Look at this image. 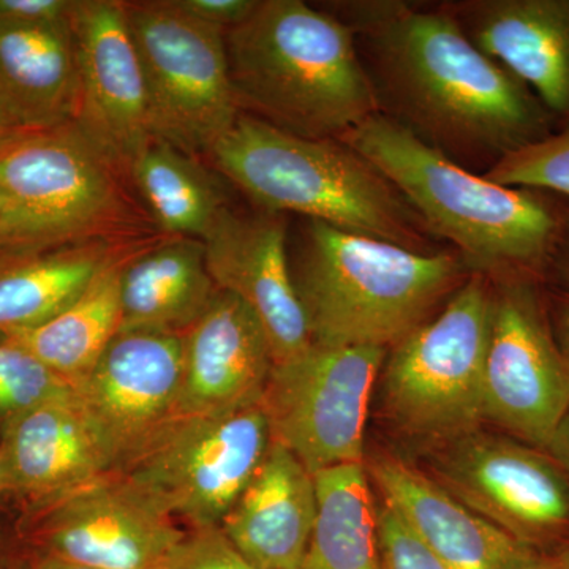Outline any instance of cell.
<instances>
[{
  "instance_id": "d590c367",
  "label": "cell",
  "mask_w": 569,
  "mask_h": 569,
  "mask_svg": "<svg viewBox=\"0 0 569 569\" xmlns=\"http://www.w3.org/2000/svg\"><path fill=\"white\" fill-rule=\"evenodd\" d=\"M21 542V541H20ZM17 569H93L21 545Z\"/></svg>"
},
{
  "instance_id": "52a82bcc",
  "label": "cell",
  "mask_w": 569,
  "mask_h": 569,
  "mask_svg": "<svg viewBox=\"0 0 569 569\" xmlns=\"http://www.w3.org/2000/svg\"><path fill=\"white\" fill-rule=\"evenodd\" d=\"M492 302V280L470 274L440 313L391 348L381 385L385 410L408 436L443 445L485 422Z\"/></svg>"
},
{
  "instance_id": "6da1fadb",
  "label": "cell",
  "mask_w": 569,
  "mask_h": 569,
  "mask_svg": "<svg viewBox=\"0 0 569 569\" xmlns=\"http://www.w3.org/2000/svg\"><path fill=\"white\" fill-rule=\"evenodd\" d=\"M343 9L381 114L455 162L488 171L556 132L529 86L479 50L447 10L402 2Z\"/></svg>"
},
{
  "instance_id": "ab89813d",
  "label": "cell",
  "mask_w": 569,
  "mask_h": 569,
  "mask_svg": "<svg viewBox=\"0 0 569 569\" xmlns=\"http://www.w3.org/2000/svg\"><path fill=\"white\" fill-rule=\"evenodd\" d=\"M22 133H26L24 130L14 126V122L11 121L9 116L0 110V149H2L3 146L9 144L10 141H13L14 138L20 137Z\"/></svg>"
},
{
  "instance_id": "4dcf8cb0",
  "label": "cell",
  "mask_w": 569,
  "mask_h": 569,
  "mask_svg": "<svg viewBox=\"0 0 569 569\" xmlns=\"http://www.w3.org/2000/svg\"><path fill=\"white\" fill-rule=\"evenodd\" d=\"M378 542L380 569H448L387 503L378 508Z\"/></svg>"
},
{
  "instance_id": "5b68a950",
  "label": "cell",
  "mask_w": 569,
  "mask_h": 569,
  "mask_svg": "<svg viewBox=\"0 0 569 569\" xmlns=\"http://www.w3.org/2000/svg\"><path fill=\"white\" fill-rule=\"evenodd\" d=\"M312 343L391 350L470 276L458 253H422L307 220L291 269Z\"/></svg>"
},
{
  "instance_id": "f1b7e54d",
  "label": "cell",
  "mask_w": 569,
  "mask_h": 569,
  "mask_svg": "<svg viewBox=\"0 0 569 569\" xmlns=\"http://www.w3.org/2000/svg\"><path fill=\"white\" fill-rule=\"evenodd\" d=\"M482 176L500 186L538 190L569 200V126L508 153Z\"/></svg>"
},
{
  "instance_id": "ac0fdd59",
  "label": "cell",
  "mask_w": 569,
  "mask_h": 569,
  "mask_svg": "<svg viewBox=\"0 0 569 569\" xmlns=\"http://www.w3.org/2000/svg\"><path fill=\"white\" fill-rule=\"evenodd\" d=\"M365 466L385 503L448 569H519L537 552L460 503L406 460L377 452Z\"/></svg>"
},
{
  "instance_id": "f546056e",
  "label": "cell",
  "mask_w": 569,
  "mask_h": 569,
  "mask_svg": "<svg viewBox=\"0 0 569 569\" xmlns=\"http://www.w3.org/2000/svg\"><path fill=\"white\" fill-rule=\"evenodd\" d=\"M163 569H260L246 559L220 527L183 535Z\"/></svg>"
},
{
  "instance_id": "cb8c5ba5",
  "label": "cell",
  "mask_w": 569,
  "mask_h": 569,
  "mask_svg": "<svg viewBox=\"0 0 569 569\" xmlns=\"http://www.w3.org/2000/svg\"><path fill=\"white\" fill-rule=\"evenodd\" d=\"M112 258L100 241L0 258V335L26 331L58 316Z\"/></svg>"
},
{
  "instance_id": "60d3db41",
  "label": "cell",
  "mask_w": 569,
  "mask_h": 569,
  "mask_svg": "<svg viewBox=\"0 0 569 569\" xmlns=\"http://www.w3.org/2000/svg\"><path fill=\"white\" fill-rule=\"evenodd\" d=\"M10 500L9 481H7L6 467L0 455V501Z\"/></svg>"
},
{
  "instance_id": "3957f363",
  "label": "cell",
  "mask_w": 569,
  "mask_h": 569,
  "mask_svg": "<svg viewBox=\"0 0 569 569\" xmlns=\"http://www.w3.org/2000/svg\"><path fill=\"white\" fill-rule=\"evenodd\" d=\"M224 41L239 108L277 129L339 140L380 112L353 29L302 0H260Z\"/></svg>"
},
{
  "instance_id": "30bf717a",
  "label": "cell",
  "mask_w": 569,
  "mask_h": 569,
  "mask_svg": "<svg viewBox=\"0 0 569 569\" xmlns=\"http://www.w3.org/2000/svg\"><path fill=\"white\" fill-rule=\"evenodd\" d=\"M388 350L323 347L272 367L261 406L272 441L282 445L310 475L365 463L370 397Z\"/></svg>"
},
{
  "instance_id": "44dd1931",
  "label": "cell",
  "mask_w": 569,
  "mask_h": 569,
  "mask_svg": "<svg viewBox=\"0 0 569 569\" xmlns=\"http://www.w3.org/2000/svg\"><path fill=\"white\" fill-rule=\"evenodd\" d=\"M317 516L313 475L282 445L268 455L220 529L260 569H298Z\"/></svg>"
},
{
  "instance_id": "7a4b0ae2",
  "label": "cell",
  "mask_w": 569,
  "mask_h": 569,
  "mask_svg": "<svg viewBox=\"0 0 569 569\" xmlns=\"http://www.w3.org/2000/svg\"><path fill=\"white\" fill-rule=\"evenodd\" d=\"M339 140L396 187L433 238L458 249L470 274L545 280L565 212L549 193L489 181L381 112Z\"/></svg>"
},
{
  "instance_id": "8fae6325",
  "label": "cell",
  "mask_w": 569,
  "mask_h": 569,
  "mask_svg": "<svg viewBox=\"0 0 569 569\" xmlns=\"http://www.w3.org/2000/svg\"><path fill=\"white\" fill-rule=\"evenodd\" d=\"M492 280V321L482 415L505 436L548 448L569 408V367L550 326L545 280L508 276Z\"/></svg>"
},
{
  "instance_id": "7c38bea8",
  "label": "cell",
  "mask_w": 569,
  "mask_h": 569,
  "mask_svg": "<svg viewBox=\"0 0 569 569\" xmlns=\"http://www.w3.org/2000/svg\"><path fill=\"white\" fill-rule=\"evenodd\" d=\"M432 475L456 500L527 548L569 541V478L545 449L478 429L440 445Z\"/></svg>"
},
{
  "instance_id": "7402d4cb",
  "label": "cell",
  "mask_w": 569,
  "mask_h": 569,
  "mask_svg": "<svg viewBox=\"0 0 569 569\" xmlns=\"http://www.w3.org/2000/svg\"><path fill=\"white\" fill-rule=\"evenodd\" d=\"M80 103L71 22H0V110L24 132L74 122Z\"/></svg>"
},
{
  "instance_id": "e575fe53",
  "label": "cell",
  "mask_w": 569,
  "mask_h": 569,
  "mask_svg": "<svg viewBox=\"0 0 569 569\" xmlns=\"http://www.w3.org/2000/svg\"><path fill=\"white\" fill-rule=\"evenodd\" d=\"M548 309L553 337L569 367V296L548 295Z\"/></svg>"
},
{
  "instance_id": "f35d334b",
  "label": "cell",
  "mask_w": 569,
  "mask_h": 569,
  "mask_svg": "<svg viewBox=\"0 0 569 569\" xmlns=\"http://www.w3.org/2000/svg\"><path fill=\"white\" fill-rule=\"evenodd\" d=\"M21 542L17 531L9 535V531L0 526V569H17L18 556H20Z\"/></svg>"
},
{
  "instance_id": "9c48e42d",
  "label": "cell",
  "mask_w": 569,
  "mask_h": 569,
  "mask_svg": "<svg viewBox=\"0 0 569 569\" xmlns=\"http://www.w3.org/2000/svg\"><path fill=\"white\" fill-rule=\"evenodd\" d=\"M148 93L152 140L209 153L241 114L224 31L194 20L173 0L126 3Z\"/></svg>"
},
{
  "instance_id": "d6a6232c",
  "label": "cell",
  "mask_w": 569,
  "mask_h": 569,
  "mask_svg": "<svg viewBox=\"0 0 569 569\" xmlns=\"http://www.w3.org/2000/svg\"><path fill=\"white\" fill-rule=\"evenodd\" d=\"M174 6L194 20L227 32L244 22L260 0H173Z\"/></svg>"
},
{
  "instance_id": "9a60e30c",
  "label": "cell",
  "mask_w": 569,
  "mask_h": 569,
  "mask_svg": "<svg viewBox=\"0 0 569 569\" xmlns=\"http://www.w3.org/2000/svg\"><path fill=\"white\" fill-rule=\"evenodd\" d=\"M70 22L80 82L74 123L119 170L130 171L152 137L126 3L74 0Z\"/></svg>"
},
{
  "instance_id": "4316f807",
  "label": "cell",
  "mask_w": 569,
  "mask_h": 569,
  "mask_svg": "<svg viewBox=\"0 0 569 569\" xmlns=\"http://www.w3.org/2000/svg\"><path fill=\"white\" fill-rule=\"evenodd\" d=\"M142 198L168 233L200 239L227 208L222 186L193 156L152 140L130 167Z\"/></svg>"
},
{
  "instance_id": "8d00e7d4",
  "label": "cell",
  "mask_w": 569,
  "mask_h": 569,
  "mask_svg": "<svg viewBox=\"0 0 569 569\" xmlns=\"http://www.w3.org/2000/svg\"><path fill=\"white\" fill-rule=\"evenodd\" d=\"M519 569H569V541L557 548L537 550Z\"/></svg>"
},
{
  "instance_id": "74e56055",
  "label": "cell",
  "mask_w": 569,
  "mask_h": 569,
  "mask_svg": "<svg viewBox=\"0 0 569 569\" xmlns=\"http://www.w3.org/2000/svg\"><path fill=\"white\" fill-rule=\"evenodd\" d=\"M546 452H549L550 458L556 460L561 467V470L568 475L569 478V408L567 415L561 419L559 427L550 438Z\"/></svg>"
},
{
  "instance_id": "4fadbf2b",
  "label": "cell",
  "mask_w": 569,
  "mask_h": 569,
  "mask_svg": "<svg viewBox=\"0 0 569 569\" xmlns=\"http://www.w3.org/2000/svg\"><path fill=\"white\" fill-rule=\"evenodd\" d=\"M26 548L93 569H163L186 531L118 473L22 509Z\"/></svg>"
},
{
  "instance_id": "1f68e13d",
  "label": "cell",
  "mask_w": 569,
  "mask_h": 569,
  "mask_svg": "<svg viewBox=\"0 0 569 569\" xmlns=\"http://www.w3.org/2000/svg\"><path fill=\"white\" fill-rule=\"evenodd\" d=\"M74 0H0V22L14 26H58L71 20Z\"/></svg>"
},
{
  "instance_id": "2e32d148",
  "label": "cell",
  "mask_w": 569,
  "mask_h": 569,
  "mask_svg": "<svg viewBox=\"0 0 569 569\" xmlns=\"http://www.w3.org/2000/svg\"><path fill=\"white\" fill-rule=\"evenodd\" d=\"M287 216L224 208L203 239L206 266L217 290L241 299L271 343L274 365L312 346L296 291L287 246Z\"/></svg>"
},
{
  "instance_id": "836d02e7",
  "label": "cell",
  "mask_w": 569,
  "mask_h": 569,
  "mask_svg": "<svg viewBox=\"0 0 569 569\" xmlns=\"http://www.w3.org/2000/svg\"><path fill=\"white\" fill-rule=\"evenodd\" d=\"M546 280L553 283L557 293L569 296V208H565L559 236L546 269Z\"/></svg>"
},
{
  "instance_id": "603a6c76",
  "label": "cell",
  "mask_w": 569,
  "mask_h": 569,
  "mask_svg": "<svg viewBox=\"0 0 569 569\" xmlns=\"http://www.w3.org/2000/svg\"><path fill=\"white\" fill-rule=\"evenodd\" d=\"M217 287L200 239L178 238L126 260L121 331L183 335L211 305Z\"/></svg>"
},
{
  "instance_id": "484cf974",
  "label": "cell",
  "mask_w": 569,
  "mask_h": 569,
  "mask_svg": "<svg viewBox=\"0 0 569 569\" xmlns=\"http://www.w3.org/2000/svg\"><path fill=\"white\" fill-rule=\"evenodd\" d=\"M317 516L298 569H380L378 508L365 463L313 475Z\"/></svg>"
},
{
  "instance_id": "e0dca14e",
  "label": "cell",
  "mask_w": 569,
  "mask_h": 569,
  "mask_svg": "<svg viewBox=\"0 0 569 569\" xmlns=\"http://www.w3.org/2000/svg\"><path fill=\"white\" fill-rule=\"evenodd\" d=\"M182 342L178 415L230 413L261 403L274 356L263 326L241 299L217 290Z\"/></svg>"
},
{
  "instance_id": "5bb4252c",
  "label": "cell",
  "mask_w": 569,
  "mask_h": 569,
  "mask_svg": "<svg viewBox=\"0 0 569 569\" xmlns=\"http://www.w3.org/2000/svg\"><path fill=\"white\" fill-rule=\"evenodd\" d=\"M182 335L119 332L74 388L110 471L122 466L179 411Z\"/></svg>"
},
{
  "instance_id": "8992f818",
  "label": "cell",
  "mask_w": 569,
  "mask_h": 569,
  "mask_svg": "<svg viewBox=\"0 0 569 569\" xmlns=\"http://www.w3.org/2000/svg\"><path fill=\"white\" fill-rule=\"evenodd\" d=\"M116 170L74 122L3 146L0 258L97 241L121 217Z\"/></svg>"
},
{
  "instance_id": "d6986e66",
  "label": "cell",
  "mask_w": 569,
  "mask_h": 569,
  "mask_svg": "<svg viewBox=\"0 0 569 569\" xmlns=\"http://www.w3.org/2000/svg\"><path fill=\"white\" fill-rule=\"evenodd\" d=\"M445 10L569 126V0H473Z\"/></svg>"
},
{
  "instance_id": "277c9868",
  "label": "cell",
  "mask_w": 569,
  "mask_h": 569,
  "mask_svg": "<svg viewBox=\"0 0 569 569\" xmlns=\"http://www.w3.org/2000/svg\"><path fill=\"white\" fill-rule=\"evenodd\" d=\"M209 156L263 211L299 213L415 252H440L406 198L342 140L299 137L241 112Z\"/></svg>"
},
{
  "instance_id": "ba28073f",
  "label": "cell",
  "mask_w": 569,
  "mask_h": 569,
  "mask_svg": "<svg viewBox=\"0 0 569 569\" xmlns=\"http://www.w3.org/2000/svg\"><path fill=\"white\" fill-rule=\"evenodd\" d=\"M271 443L261 403L204 417L176 415L112 473L190 530L220 527Z\"/></svg>"
},
{
  "instance_id": "d4e9b609",
  "label": "cell",
  "mask_w": 569,
  "mask_h": 569,
  "mask_svg": "<svg viewBox=\"0 0 569 569\" xmlns=\"http://www.w3.org/2000/svg\"><path fill=\"white\" fill-rule=\"evenodd\" d=\"M123 263L126 258H112L58 316L36 328L9 332V336L77 388L121 331Z\"/></svg>"
},
{
  "instance_id": "ffe728a7",
  "label": "cell",
  "mask_w": 569,
  "mask_h": 569,
  "mask_svg": "<svg viewBox=\"0 0 569 569\" xmlns=\"http://www.w3.org/2000/svg\"><path fill=\"white\" fill-rule=\"evenodd\" d=\"M10 500L36 507L110 473L77 396L51 400L0 426Z\"/></svg>"
},
{
  "instance_id": "b9f144b4",
  "label": "cell",
  "mask_w": 569,
  "mask_h": 569,
  "mask_svg": "<svg viewBox=\"0 0 569 569\" xmlns=\"http://www.w3.org/2000/svg\"><path fill=\"white\" fill-rule=\"evenodd\" d=\"M2 223H3V200H2V197H0V231H2Z\"/></svg>"
},
{
  "instance_id": "83f0119b",
  "label": "cell",
  "mask_w": 569,
  "mask_h": 569,
  "mask_svg": "<svg viewBox=\"0 0 569 569\" xmlns=\"http://www.w3.org/2000/svg\"><path fill=\"white\" fill-rule=\"evenodd\" d=\"M73 392V385L39 356L14 337L0 335V426Z\"/></svg>"
}]
</instances>
